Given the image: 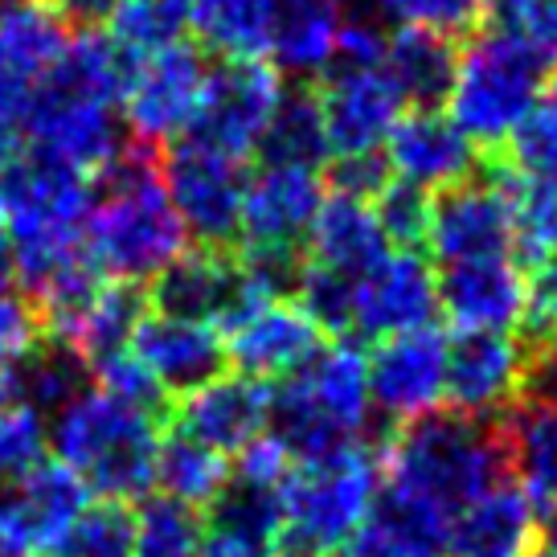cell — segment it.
I'll use <instances>...</instances> for the list:
<instances>
[{"label": "cell", "mask_w": 557, "mask_h": 557, "mask_svg": "<svg viewBox=\"0 0 557 557\" xmlns=\"http://www.w3.org/2000/svg\"><path fill=\"white\" fill-rule=\"evenodd\" d=\"M90 181L25 152L0 173L4 234L13 271L34 292L46 324L58 329L90 299L103 275L87 259Z\"/></svg>", "instance_id": "cell-1"}, {"label": "cell", "mask_w": 557, "mask_h": 557, "mask_svg": "<svg viewBox=\"0 0 557 557\" xmlns=\"http://www.w3.org/2000/svg\"><path fill=\"white\" fill-rule=\"evenodd\" d=\"M123 58L99 34L70 37L25 127L29 152L78 176H103L123 157Z\"/></svg>", "instance_id": "cell-2"}, {"label": "cell", "mask_w": 557, "mask_h": 557, "mask_svg": "<svg viewBox=\"0 0 557 557\" xmlns=\"http://www.w3.org/2000/svg\"><path fill=\"white\" fill-rule=\"evenodd\" d=\"M385 484L401 487L455 524L492 487L508 484V459L496 422L438 410L382 438Z\"/></svg>", "instance_id": "cell-3"}, {"label": "cell", "mask_w": 557, "mask_h": 557, "mask_svg": "<svg viewBox=\"0 0 557 557\" xmlns=\"http://www.w3.org/2000/svg\"><path fill=\"white\" fill-rule=\"evenodd\" d=\"M185 226L148 157H120L90 197L87 259L99 275L136 287L157 278L185 255Z\"/></svg>", "instance_id": "cell-4"}, {"label": "cell", "mask_w": 557, "mask_h": 557, "mask_svg": "<svg viewBox=\"0 0 557 557\" xmlns=\"http://www.w3.org/2000/svg\"><path fill=\"white\" fill-rule=\"evenodd\" d=\"M58 463L70 468L99 500H144L157 487V455L164 422L139 414L103 389H83L46 431Z\"/></svg>", "instance_id": "cell-5"}, {"label": "cell", "mask_w": 557, "mask_h": 557, "mask_svg": "<svg viewBox=\"0 0 557 557\" xmlns=\"http://www.w3.org/2000/svg\"><path fill=\"white\" fill-rule=\"evenodd\" d=\"M369 418V357L352 345H332L271 389L267 426L278 447L292 455V463H315L366 443Z\"/></svg>", "instance_id": "cell-6"}, {"label": "cell", "mask_w": 557, "mask_h": 557, "mask_svg": "<svg viewBox=\"0 0 557 557\" xmlns=\"http://www.w3.org/2000/svg\"><path fill=\"white\" fill-rule=\"evenodd\" d=\"M549 83V62L533 50L521 29L492 25L475 34L455 53L451 87H447V120L471 144H508L537 107Z\"/></svg>", "instance_id": "cell-7"}, {"label": "cell", "mask_w": 557, "mask_h": 557, "mask_svg": "<svg viewBox=\"0 0 557 557\" xmlns=\"http://www.w3.org/2000/svg\"><path fill=\"white\" fill-rule=\"evenodd\" d=\"M382 480V438H366L315 463H296L283 484V533L275 557H332L366 521Z\"/></svg>", "instance_id": "cell-8"}, {"label": "cell", "mask_w": 557, "mask_h": 557, "mask_svg": "<svg viewBox=\"0 0 557 557\" xmlns=\"http://www.w3.org/2000/svg\"><path fill=\"white\" fill-rule=\"evenodd\" d=\"M66 46V21L46 0H13L0 9V173L25 157L34 103Z\"/></svg>", "instance_id": "cell-9"}, {"label": "cell", "mask_w": 557, "mask_h": 557, "mask_svg": "<svg viewBox=\"0 0 557 557\" xmlns=\"http://www.w3.org/2000/svg\"><path fill=\"white\" fill-rule=\"evenodd\" d=\"M278 70L259 58H226L209 66L206 90L197 103V120L189 127V139L218 148L226 157L243 160L259 152L267 127L283 103Z\"/></svg>", "instance_id": "cell-10"}, {"label": "cell", "mask_w": 557, "mask_h": 557, "mask_svg": "<svg viewBox=\"0 0 557 557\" xmlns=\"http://www.w3.org/2000/svg\"><path fill=\"white\" fill-rule=\"evenodd\" d=\"M209 66L189 41H173L127 62L123 70L120 115L139 144H169L189 136Z\"/></svg>", "instance_id": "cell-11"}, {"label": "cell", "mask_w": 557, "mask_h": 557, "mask_svg": "<svg viewBox=\"0 0 557 557\" xmlns=\"http://www.w3.org/2000/svg\"><path fill=\"white\" fill-rule=\"evenodd\" d=\"M160 181H164V193H169L185 234H193L197 243L213 250L238 234L246 193L243 160L185 136L173 144V152L160 169Z\"/></svg>", "instance_id": "cell-12"}, {"label": "cell", "mask_w": 557, "mask_h": 557, "mask_svg": "<svg viewBox=\"0 0 557 557\" xmlns=\"http://www.w3.org/2000/svg\"><path fill=\"white\" fill-rule=\"evenodd\" d=\"M329 157L341 160H377L389 132L406 115V99L389 83L382 66H336L315 95Z\"/></svg>", "instance_id": "cell-13"}, {"label": "cell", "mask_w": 557, "mask_h": 557, "mask_svg": "<svg viewBox=\"0 0 557 557\" xmlns=\"http://www.w3.org/2000/svg\"><path fill=\"white\" fill-rule=\"evenodd\" d=\"M83 508L87 484L58 459H41L34 471L0 487V557L58 554Z\"/></svg>", "instance_id": "cell-14"}, {"label": "cell", "mask_w": 557, "mask_h": 557, "mask_svg": "<svg viewBox=\"0 0 557 557\" xmlns=\"http://www.w3.org/2000/svg\"><path fill=\"white\" fill-rule=\"evenodd\" d=\"M226 361L250 382H287L320 352V329L292 299H243L222 320Z\"/></svg>", "instance_id": "cell-15"}, {"label": "cell", "mask_w": 557, "mask_h": 557, "mask_svg": "<svg viewBox=\"0 0 557 557\" xmlns=\"http://www.w3.org/2000/svg\"><path fill=\"white\" fill-rule=\"evenodd\" d=\"M438 312V275L418 250H389L373 271L352 283L348 332L366 341H389L431 329Z\"/></svg>", "instance_id": "cell-16"}, {"label": "cell", "mask_w": 557, "mask_h": 557, "mask_svg": "<svg viewBox=\"0 0 557 557\" xmlns=\"http://www.w3.org/2000/svg\"><path fill=\"white\" fill-rule=\"evenodd\" d=\"M529 373H533V352L517 336L459 332L447 345V394H443V401L459 418L496 422L524 398Z\"/></svg>", "instance_id": "cell-17"}, {"label": "cell", "mask_w": 557, "mask_h": 557, "mask_svg": "<svg viewBox=\"0 0 557 557\" xmlns=\"http://www.w3.org/2000/svg\"><path fill=\"white\" fill-rule=\"evenodd\" d=\"M324 206L320 169L304 164H262L246 176L243 218L238 234L246 238V255H278L292 259L299 243H308L315 213Z\"/></svg>", "instance_id": "cell-18"}, {"label": "cell", "mask_w": 557, "mask_h": 557, "mask_svg": "<svg viewBox=\"0 0 557 557\" xmlns=\"http://www.w3.org/2000/svg\"><path fill=\"white\" fill-rule=\"evenodd\" d=\"M447 336L431 329L389 336L369 357V394L373 410H382L389 422H418L438 414L447 394Z\"/></svg>", "instance_id": "cell-19"}, {"label": "cell", "mask_w": 557, "mask_h": 557, "mask_svg": "<svg viewBox=\"0 0 557 557\" xmlns=\"http://www.w3.org/2000/svg\"><path fill=\"white\" fill-rule=\"evenodd\" d=\"M422 243L431 246V255L443 267L517 255L512 209H508L505 189L484 185V181H463L455 189L438 193Z\"/></svg>", "instance_id": "cell-20"}, {"label": "cell", "mask_w": 557, "mask_h": 557, "mask_svg": "<svg viewBox=\"0 0 557 557\" xmlns=\"http://www.w3.org/2000/svg\"><path fill=\"white\" fill-rule=\"evenodd\" d=\"M267 422H271V389L243 373L213 377L209 385L185 394L169 414L173 435L189 438L222 459L243 455L255 438H262Z\"/></svg>", "instance_id": "cell-21"}, {"label": "cell", "mask_w": 557, "mask_h": 557, "mask_svg": "<svg viewBox=\"0 0 557 557\" xmlns=\"http://www.w3.org/2000/svg\"><path fill=\"white\" fill-rule=\"evenodd\" d=\"M385 173L394 185H406L414 193H447L455 185L471 181L475 173V144L455 127L443 111H406L398 127L389 132L382 148Z\"/></svg>", "instance_id": "cell-22"}, {"label": "cell", "mask_w": 557, "mask_h": 557, "mask_svg": "<svg viewBox=\"0 0 557 557\" xmlns=\"http://www.w3.org/2000/svg\"><path fill=\"white\" fill-rule=\"evenodd\" d=\"M438 308L459 332L512 336V329L529 320V275L517 255L443 267Z\"/></svg>", "instance_id": "cell-23"}, {"label": "cell", "mask_w": 557, "mask_h": 557, "mask_svg": "<svg viewBox=\"0 0 557 557\" xmlns=\"http://www.w3.org/2000/svg\"><path fill=\"white\" fill-rule=\"evenodd\" d=\"M127 348L164 394H181V398L222 377V366H226V345L213 324L164 312L144 315Z\"/></svg>", "instance_id": "cell-24"}, {"label": "cell", "mask_w": 557, "mask_h": 557, "mask_svg": "<svg viewBox=\"0 0 557 557\" xmlns=\"http://www.w3.org/2000/svg\"><path fill=\"white\" fill-rule=\"evenodd\" d=\"M451 554V521L422 505L401 487H377V500L357 524V533L332 557H447Z\"/></svg>", "instance_id": "cell-25"}, {"label": "cell", "mask_w": 557, "mask_h": 557, "mask_svg": "<svg viewBox=\"0 0 557 557\" xmlns=\"http://www.w3.org/2000/svg\"><path fill=\"white\" fill-rule=\"evenodd\" d=\"M394 246L385 238L373 197L352 193H324V206L308 230V267H320L329 275L357 283L389 255Z\"/></svg>", "instance_id": "cell-26"}, {"label": "cell", "mask_w": 557, "mask_h": 557, "mask_svg": "<svg viewBox=\"0 0 557 557\" xmlns=\"http://www.w3.org/2000/svg\"><path fill=\"white\" fill-rule=\"evenodd\" d=\"M152 296H157V312L181 315V320H197V324H213L222 329L238 304H243V275L238 262H230L222 250H193L152 278Z\"/></svg>", "instance_id": "cell-27"}, {"label": "cell", "mask_w": 557, "mask_h": 557, "mask_svg": "<svg viewBox=\"0 0 557 557\" xmlns=\"http://www.w3.org/2000/svg\"><path fill=\"white\" fill-rule=\"evenodd\" d=\"M496 431L505 443L508 480L533 500V508H549L557 500V406L524 394L496 418Z\"/></svg>", "instance_id": "cell-28"}, {"label": "cell", "mask_w": 557, "mask_h": 557, "mask_svg": "<svg viewBox=\"0 0 557 557\" xmlns=\"http://www.w3.org/2000/svg\"><path fill=\"white\" fill-rule=\"evenodd\" d=\"M537 549V508L521 487L500 484L451 524L455 557H529Z\"/></svg>", "instance_id": "cell-29"}, {"label": "cell", "mask_w": 557, "mask_h": 557, "mask_svg": "<svg viewBox=\"0 0 557 557\" xmlns=\"http://www.w3.org/2000/svg\"><path fill=\"white\" fill-rule=\"evenodd\" d=\"M201 524L213 541L238 545L255 557H275L278 533H283V487L230 471L222 492L206 505Z\"/></svg>", "instance_id": "cell-30"}, {"label": "cell", "mask_w": 557, "mask_h": 557, "mask_svg": "<svg viewBox=\"0 0 557 557\" xmlns=\"http://www.w3.org/2000/svg\"><path fill=\"white\" fill-rule=\"evenodd\" d=\"M345 0H292L278 9L267 58L292 74H329L345 34Z\"/></svg>", "instance_id": "cell-31"}, {"label": "cell", "mask_w": 557, "mask_h": 557, "mask_svg": "<svg viewBox=\"0 0 557 557\" xmlns=\"http://www.w3.org/2000/svg\"><path fill=\"white\" fill-rule=\"evenodd\" d=\"M144 320V299L127 283H99L90 299L74 315H66L58 329H50L53 341H62L83 357V366L95 369L99 361L115 357L132 345V332Z\"/></svg>", "instance_id": "cell-32"}, {"label": "cell", "mask_w": 557, "mask_h": 557, "mask_svg": "<svg viewBox=\"0 0 557 557\" xmlns=\"http://www.w3.org/2000/svg\"><path fill=\"white\" fill-rule=\"evenodd\" d=\"M382 70L389 74V83L398 87L401 99L418 103V111H422V107L438 103L451 87L455 50L447 37L394 29V37H385Z\"/></svg>", "instance_id": "cell-33"}, {"label": "cell", "mask_w": 557, "mask_h": 557, "mask_svg": "<svg viewBox=\"0 0 557 557\" xmlns=\"http://www.w3.org/2000/svg\"><path fill=\"white\" fill-rule=\"evenodd\" d=\"M90 369L62 341H37L13 366V401L34 414H58L87 389Z\"/></svg>", "instance_id": "cell-34"}, {"label": "cell", "mask_w": 557, "mask_h": 557, "mask_svg": "<svg viewBox=\"0 0 557 557\" xmlns=\"http://www.w3.org/2000/svg\"><path fill=\"white\" fill-rule=\"evenodd\" d=\"M278 0H193L189 25L226 58H267Z\"/></svg>", "instance_id": "cell-35"}, {"label": "cell", "mask_w": 557, "mask_h": 557, "mask_svg": "<svg viewBox=\"0 0 557 557\" xmlns=\"http://www.w3.org/2000/svg\"><path fill=\"white\" fill-rule=\"evenodd\" d=\"M189 9L193 0H120L107 21L111 25L107 41L115 46V53L127 66L144 53L181 41V29L189 25Z\"/></svg>", "instance_id": "cell-36"}, {"label": "cell", "mask_w": 557, "mask_h": 557, "mask_svg": "<svg viewBox=\"0 0 557 557\" xmlns=\"http://www.w3.org/2000/svg\"><path fill=\"white\" fill-rule=\"evenodd\" d=\"M230 480V459L197 447L189 438L169 435L157 455V487L160 496H173L189 508H206L222 484Z\"/></svg>", "instance_id": "cell-37"}, {"label": "cell", "mask_w": 557, "mask_h": 557, "mask_svg": "<svg viewBox=\"0 0 557 557\" xmlns=\"http://www.w3.org/2000/svg\"><path fill=\"white\" fill-rule=\"evenodd\" d=\"M259 152L262 164L320 169V160L329 157V139H324L315 95H283V103H278L275 120H271L267 136H262Z\"/></svg>", "instance_id": "cell-38"}, {"label": "cell", "mask_w": 557, "mask_h": 557, "mask_svg": "<svg viewBox=\"0 0 557 557\" xmlns=\"http://www.w3.org/2000/svg\"><path fill=\"white\" fill-rule=\"evenodd\" d=\"M500 189L512 209L517 255H529L537 262L557 259V181L508 173Z\"/></svg>", "instance_id": "cell-39"}, {"label": "cell", "mask_w": 557, "mask_h": 557, "mask_svg": "<svg viewBox=\"0 0 557 557\" xmlns=\"http://www.w3.org/2000/svg\"><path fill=\"white\" fill-rule=\"evenodd\" d=\"M201 512L173 496H144L136 508V557H193L201 545Z\"/></svg>", "instance_id": "cell-40"}, {"label": "cell", "mask_w": 557, "mask_h": 557, "mask_svg": "<svg viewBox=\"0 0 557 557\" xmlns=\"http://www.w3.org/2000/svg\"><path fill=\"white\" fill-rule=\"evenodd\" d=\"M58 557H136V512L120 500H87Z\"/></svg>", "instance_id": "cell-41"}, {"label": "cell", "mask_w": 557, "mask_h": 557, "mask_svg": "<svg viewBox=\"0 0 557 557\" xmlns=\"http://www.w3.org/2000/svg\"><path fill=\"white\" fill-rule=\"evenodd\" d=\"M512 148V173L557 181V74L545 83L537 107L529 111L521 132L508 139Z\"/></svg>", "instance_id": "cell-42"}, {"label": "cell", "mask_w": 557, "mask_h": 557, "mask_svg": "<svg viewBox=\"0 0 557 557\" xmlns=\"http://www.w3.org/2000/svg\"><path fill=\"white\" fill-rule=\"evenodd\" d=\"M366 4L394 29L435 34L447 41L455 34H468L475 13H480L475 0H366Z\"/></svg>", "instance_id": "cell-43"}, {"label": "cell", "mask_w": 557, "mask_h": 557, "mask_svg": "<svg viewBox=\"0 0 557 557\" xmlns=\"http://www.w3.org/2000/svg\"><path fill=\"white\" fill-rule=\"evenodd\" d=\"M46 447H50L46 418L17 406V401L9 410H0V487H9L25 471H34Z\"/></svg>", "instance_id": "cell-44"}, {"label": "cell", "mask_w": 557, "mask_h": 557, "mask_svg": "<svg viewBox=\"0 0 557 557\" xmlns=\"http://www.w3.org/2000/svg\"><path fill=\"white\" fill-rule=\"evenodd\" d=\"M377 222H382L385 238L394 250H414V243L426 238V218H431V201L422 193L406 189V185H389L385 181L382 193L373 197Z\"/></svg>", "instance_id": "cell-45"}, {"label": "cell", "mask_w": 557, "mask_h": 557, "mask_svg": "<svg viewBox=\"0 0 557 557\" xmlns=\"http://www.w3.org/2000/svg\"><path fill=\"white\" fill-rule=\"evenodd\" d=\"M529 324L541 341V361L557 366V259L541 262L537 278H529Z\"/></svg>", "instance_id": "cell-46"}, {"label": "cell", "mask_w": 557, "mask_h": 557, "mask_svg": "<svg viewBox=\"0 0 557 557\" xmlns=\"http://www.w3.org/2000/svg\"><path fill=\"white\" fill-rule=\"evenodd\" d=\"M37 329L41 324H37L34 308L21 296H13V292H0V366L4 369L17 366L21 357L41 341Z\"/></svg>", "instance_id": "cell-47"}, {"label": "cell", "mask_w": 557, "mask_h": 557, "mask_svg": "<svg viewBox=\"0 0 557 557\" xmlns=\"http://www.w3.org/2000/svg\"><path fill=\"white\" fill-rule=\"evenodd\" d=\"M521 34L533 41V50L554 66L557 62V0H545L537 13H533V21L529 25H521Z\"/></svg>", "instance_id": "cell-48"}, {"label": "cell", "mask_w": 557, "mask_h": 557, "mask_svg": "<svg viewBox=\"0 0 557 557\" xmlns=\"http://www.w3.org/2000/svg\"><path fill=\"white\" fill-rule=\"evenodd\" d=\"M58 17L66 21V25H99V21H111L115 13V4L120 0H46Z\"/></svg>", "instance_id": "cell-49"}, {"label": "cell", "mask_w": 557, "mask_h": 557, "mask_svg": "<svg viewBox=\"0 0 557 557\" xmlns=\"http://www.w3.org/2000/svg\"><path fill=\"white\" fill-rule=\"evenodd\" d=\"M475 4H480L500 29H521V25L533 21V13H537L545 0H475Z\"/></svg>", "instance_id": "cell-50"}, {"label": "cell", "mask_w": 557, "mask_h": 557, "mask_svg": "<svg viewBox=\"0 0 557 557\" xmlns=\"http://www.w3.org/2000/svg\"><path fill=\"white\" fill-rule=\"evenodd\" d=\"M537 549L557 557V500L549 508H541V521H537Z\"/></svg>", "instance_id": "cell-51"}, {"label": "cell", "mask_w": 557, "mask_h": 557, "mask_svg": "<svg viewBox=\"0 0 557 557\" xmlns=\"http://www.w3.org/2000/svg\"><path fill=\"white\" fill-rule=\"evenodd\" d=\"M9 275H13V250H9V234H4V206H0V292H9Z\"/></svg>", "instance_id": "cell-52"}, {"label": "cell", "mask_w": 557, "mask_h": 557, "mask_svg": "<svg viewBox=\"0 0 557 557\" xmlns=\"http://www.w3.org/2000/svg\"><path fill=\"white\" fill-rule=\"evenodd\" d=\"M193 557H255V554H246V549H238V545H226V541L206 537L201 545H197V554Z\"/></svg>", "instance_id": "cell-53"}, {"label": "cell", "mask_w": 557, "mask_h": 557, "mask_svg": "<svg viewBox=\"0 0 557 557\" xmlns=\"http://www.w3.org/2000/svg\"><path fill=\"white\" fill-rule=\"evenodd\" d=\"M13 406V369L0 366V410H9Z\"/></svg>", "instance_id": "cell-54"}, {"label": "cell", "mask_w": 557, "mask_h": 557, "mask_svg": "<svg viewBox=\"0 0 557 557\" xmlns=\"http://www.w3.org/2000/svg\"><path fill=\"white\" fill-rule=\"evenodd\" d=\"M529 557H554V554H545V549H533V554H529Z\"/></svg>", "instance_id": "cell-55"}, {"label": "cell", "mask_w": 557, "mask_h": 557, "mask_svg": "<svg viewBox=\"0 0 557 557\" xmlns=\"http://www.w3.org/2000/svg\"><path fill=\"white\" fill-rule=\"evenodd\" d=\"M283 4H292V0H278V9H283Z\"/></svg>", "instance_id": "cell-56"}, {"label": "cell", "mask_w": 557, "mask_h": 557, "mask_svg": "<svg viewBox=\"0 0 557 557\" xmlns=\"http://www.w3.org/2000/svg\"><path fill=\"white\" fill-rule=\"evenodd\" d=\"M50 557H58V554H50Z\"/></svg>", "instance_id": "cell-57"}]
</instances>
